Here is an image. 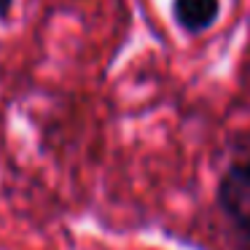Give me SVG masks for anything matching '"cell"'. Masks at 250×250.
Wrapping results in <instances>:
<instances>
[{"label":"cell","mask_w":250,"mask_h":250,"mask_svg":"<svg viewBox=\"0 0 250 250\" xmlns=\"http://www.w3.org/2000/svg\"><path fill=\"white\" fill-rule=\"evenodd\" d=\"M218 205L237 229L242 248L250 250V159L237 162L218 183Z\"/></svg>","instance_id":"1"},{"label":"cell","mask_w":250,"mask_h":250,"mask_svg":"<svg viewBox=\"0 0 250 250\" xmlns=\"http://www.w3.org/2000/svg\"><path fill=\"white\" fill-rule=\"evenodd\" d=\"M172 11L186 33H205L218 19V0H175Z\"/></svg>","instance_id":"2"},{"label":"cell","mask_w":250,"mask_h":250,"mask_svg":"<svg viewBox=\"0 0 250 250\" xmlns=\"http://www.w3.org/2000/svg\"><path fill=\"white\" fill-rule=\"evenodd\" d=\"M11 6H14V0H0V19H6V17H8Z\"/></svg>","instance_id":"3"}]
</instances>
